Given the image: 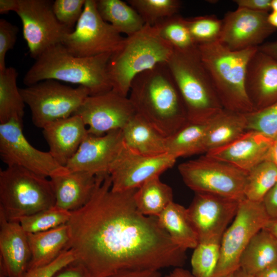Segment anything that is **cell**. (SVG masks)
I'll use <instances>...</instances> for the list:
<instances>
[{
	"label": "cell",
	"mask_w": 277,
	"mask_h": 277,
	"mask_svg": "<svg viewBox=\"0 0 277 277\" xmlns=\"http://www.w3.org/2000/svg\"><path fill=\"white\" fill-rule=\"evenodd\" d=\"M109 175L100 177L90 201L67 223L76 261L91 277L130 270L183 267L186 250L176 245L156 217L141 213L137 189L113 191Z\"/></svg>",
	"instance_id": "6da1fadb"
},
{
	"label": "cell",
	"mask_w": 277,
	"mask_h": 277,
	"mask_svg": "<svg viewBox=\"0 0 277 277\" xmlns=\"http://www.w3.org/2000/svg\"><path fill=\"white\" fill-rule=\"evenodd\" d=\"M129 94L136 114L165 137L188 122L184 103L166 63L136 75Z\"/></svg>",
	"instance_id": "7a4b0ae2"
},
{
	"label": "cell",
	"mask_w": 277,
	"mask_h": 277,
	"mask_svg": "<svg viewBox=\"0 0 277 277\" xmlns=\"http://www.w3.org/2000/svg\"><path fill=\"white\" fill-rule=\"evenodd\" d=\"M112 54L78 57L60 43L47 49L35 60L23 82L28 86L46 80L61 81L87 88L90 95L100 94L112 89L107 69Z\"/></svg>",
	"instance_id": "3957f363"
},
{
	"label": "cell",
	"mask_w": 277,
	"mask_h": 277,
	"mask_svg": "<svg viewBox=\"0 0 277 277\" xmlns=\"http://www.w3.org/2000/svg\"><path fill=\"white\" fill-rule=\"evenodd\" d=\"M197 47L224 109L242 114L254 111L245 80L248 64L258 47L232 51L219 41Z\"/></svg>",
	"instance_id": "277c9868"
},
{
	"label": "cell",
	"mask_w": 277,
	"mask_h": 277,
	"mask_svg": "<svg viewBox=\"0 0 277 277\" xmlns=\"http://www.w3.org/2000/svg\"><path fill=\"white\" fill-rule=\"evenodd\" d=\"M184 103L189 122L208 123L223 109L197 46L174 49L166 63Z\"/></svg>",
	"instance_id": "5b68a950"
},
{
	"label": "cell",
	"mask_w": 277,
	"mask_h": 277,
	"mask_svg": "<svg viewBox=\"0 0 277 277\" xmlns=\"http://www.w3.org/2000/svg\"><path fill=\"white\" fill-rule=\"evenodd\" d=\"M174 49L148 25L137 32L124 38L108 64L112 89L128 96L133 80L138 74L156 65L167 63Z\"/></svg>",
	"instance_id": "8992f818"
},
{
	"label": "cell",
	"mask_w": 277,
	"mask_h": 277,
	"mask_svg": "<svg viewBox=\"0 0 277 277\" xmlns=\"http://www.w3.org/2000/svg\"><path fill=\"white\" fill-rule=\"evenodd\" d=\"M55 205L50 179L17 166L0 170V211L8 220L16 221Z\"/></svg>",
	"instance_id": "52a82bcc"
},
{
	"label": "cell",
	"mask_w": 277,
	"mask_h": 277,
	"mask_svg": "<svg viewBox=\"0 0 277 277\" xmlns=\"http://www.w3.org/2000/svg\"><path fill=\"white\" fill-rule=\"evenodd\" d=\"M30 108L33 124L43 129L52 122L73 115L90 95L88 89L73 88L54 80H46L19 88Z\"/></svg>",
	"instance_id": "ba28073f"
},
{
	"label": "cell",
	"mask_w": 277,
	"mask_h": 277,
	"mask_svg": "<svg viewBox=\"0 0 277 277\" xmlns=\"http://www.w3.org/2000/svg\"><path fill=\"white\" fill-rule=\"evenodd\" d=\"M185 185L196 192L214 194L241 201L245 199L246 172L206 155L180 164Z\"/></svg>",
	"instance_id": "9c48e42d"
},
{
	"label": "cell",
	"mask_w": 277,
	"mask_h": 277,
	"mask_svg": "<svg viewBox=\"0 0 277 277\" xmlns=\"http://www.w3.org/2000/svg\"><path fill=\"white\" fill-rule=\"evenodd\" d=\"M269 219L262 202L246 198L240 202L234 218L221 238L220 258L212 277H223L240 268L244 250Z\"/></svg>",
	"instance_id": "30bf717a"
},
{
	"label": "cell",
	"mask_w": 277,
	"mask_h": 277,
	"mask_svg": "<svg viewBox=\"0 0 277 277\" xmlns=\"http://www.w3.org/2000/svg\"><path fill=\"white\" fill-rule=\"evenodd\" d=\"M124 39L121 34L101 16L96 1L86 0L75 29L64 37L62 44L73 55L85 57L113 53Z\"/></svg>",
	"instance_id": "8fae6325"
},
{
	"label": "cell",
	"mask_w": 277,
	"mask_h": 277,
	"mask_svg": "<svg viewBox=\"0 0 277 277\" xmlns=\"http://www.w3.org/2000/svg\"><path fill=\"white\" fill-rule=\"evenodd\" d=\"M48 0H18L15 11L23 27V35L35 60L49 48L62 43L64 37L73 30L61 24Z\"/></svg>",
	"instance_id": "7c38bea8"
},
{
	"label": "cell",
	"mask_w": 277,
	"mask_h": 277,
	"mask_svg": "<svg viewBox=\"0 0 277 277\" xmlns=\"http://www.w3.org/2000/svg\"><path fill=\"white\" fill-rule=\"evenodd\" d=\"M0 156L7 166H19L49 179L68 171L49 151L31 145L24 134L23 122L16 119L0 123Z\"/></svg>",
	"instance_id": "4fadbf2b"
},
{
	"label": "cell",
	"mask_w": 277,
	"mask_h": 277,
	"mask_svg": "<svg viewBox=\"0 0 277 277\" xmlns=\"http://www.w3.org/2000/svg\"><path fill=\"white\" fill-rule=\"evenodd\" d=\"M74 114L80 116L88 127L89 134L101 136L111 131L122 130L136 112L128 96L112 89L100 94L89 95Z\"/></svg>",
	"instance_id": "5bb4252c"
},
{
	"label": "cell",
	"mask_w": 277,
	"mask_h": 277,
	"mask_svg": "<svg viewBox=\"0 0 277 277\" xmlns=\"http://www.w3.org/2000/svg\"><path fill=\"white\" fill-rule=\"evenodd\" d=\"M176 161L167 153L156 156L142 154L124 143L109 172L111 189L117 192L137 189L146 181L171 168Z\"/></svg>",
	"instance_id": "9a60e30c"
},
{
	"label": "cell",
	"mask_w": 277,
	"mask_h": 277,
	"mask_svg": "<svg viewBox=\"0 0 277 277\" xmlns=\"http://www.w3.org/2000/svg\"><path fill=\"white\" fill-rule=\"evenodd\" d=\"M240 202L214 194L196 192L187 209L199 242L221 240L236 214Z\"/></svg>",
	"instance_id": "2e32d148"
},
{
	"label": "cell",
	"mask_w": 277,
	"mask_h": 277,
	"mask_svg": "<svg viewBox=\"0 0 277 277\" xmlns=\"http://www.w3.org/2000/svg\"><path fill=\"white\" fill-rule=\"evenodd\" d=\"M268 14L243 8L228 12L219 41L232 51L258 47L276 30L268 23Z\"/></svg>",
	"instance_id": "e0dca14e"
},
{
	"label": "cell",
	"mask_w": 277,
	"mask_h": 277,
	"mask_svg": "<svg viewBox=\"0 0 277 277\" xmlns=\"http://www.w3.org/2000/svg\"><path fill=\"white\" fill-rule=\"evenodd\" d=\"M124 145L122 130L101 135L89 134L65 167L96 176L109 175L111 168Z\"/></svg>",
	"instance_id": "ac0fdd59"
},
{
	"label": "cell",
	"mask_w": 277,
	"mask_h": 277,
	"mask_svg": "<svg viewBox=\"0 0 277 277\" xmlns=\"http://www.w3.org/2000/svg\"><path fill=\"white\" fill-rule=\"evenodd\" d=\"M273 138L247 130L231 143L206 153L205 155L229 164L246 173L267 160Z\"/></svg>",
	"instance_id": "d6986e66"
},
{
	"label": "cell",
	"mask_w": 277,
	"mask_h": 277,
	"mask_svg": "<svg viewBox=\"0 0 277 277\" xmlns=\"http://www.w3.org/2000/svg\"><path fill=\"white\" fill-rule=\"evenodd\" d=\"M245 86L254 111L277 101V60L259 51L249 61Z\"/></svg>",
	"instance_id": "ffe728a7"
},
{
	"label": "cell",
	"mask_w": 277,
	"mask_h": 277,
	"mask_svg": "<svg viewBox=\"0 0 277 277\" xmlns=\"http://www.w3.org/2000/svg\"><path fill=\"white\" fill-rule=\"evenodd\" d=\"M30 260L27 233L18 222L8 220L0 211V265L8 277H21Z\"/></svg>",
	"instance_id": "44dd1931"
},
{
	"label": "cell",
	"mask_w": 277,
	"mask_h": 277,
	"mask_svg": "<svg viewBox=\"0 0 277 277\" xmlns=\"http://www.w3.org/2000/svg\"><path fill=\"white\" fill-rule=\"evenodd\" d=\"M42 129L49 153L64 167L88 134L86 125L76 114L50 123Z\"/></svg>",
	"instance_id": "7402d4cb"
},
{
	"label": "cell",
	"mask_w": 277,
	"mask_h": 277,
	"mask_svg": "<svg viewBox=\"0 0 277 277\" xmlns=\"http://www.w3.org/2000/svg\"><path fill=\"white\" fill-rule=\"evenodd\" d=\"M100 177L68 170L50 178L55 197V206L70 212L81 209L90 201Z\"/></svg>",
	"instance_id": "603a6c76"
},
{
	"label": "cell",
	"mask_w": 277,
	"mask_h": 277,
	"mask_svg": "<svg viewBox=\"0 0 277 277\" xmlns=\"http://www.w3.org/2000/svg\"><path fill=\"white\" fill-rule=\"evenodd\" d=\"M27 234L31 253L28 270L54 261L68 249L70 241L67 224L46 231Z\"/></svg>",
	"instance_id": "cb8c5ba5"
},
{
	"label": "cell",
	"mask_w": 277,
	"mask_h": 277,
	"mask_svg": "<svg viewBox=\"0 0 277 277\" xmlns=\"http://www.w3.org/2000/svg\"><path fill=\"white\" fill-rule=\"evenodd\" d=\"M247 131L245 114L223 109L207 123L205 152L231 143Z\"/></svg>",
	"instance_id": "d4e9b609"
},
{
	"label": "cell",
	"mask_w": 277,
	"mask_h": 277,
	"mask_svg": "<svg viewBox=\"0 0 277 277\" xmlns=\"http://www.w3.org/2000/svg\"><path fill=\"white\" fill-rule=\"evenodd\" d=\"M156 217L161 227L178 246L186 251L197 246L199 236L187 208L172 201Z\"/></svg>",
	"instance_id": "484cf974"
},
{
	"label": "cell",
	"mask_w": 277,
	"mask_h": 277,
	"mask_svg": "<svg viewBox=\"0 0 277 277\" xmlns=\"http://www.w3.org/2000/svg\"><path fill=\"white\" fill-rule=\"evenodd\" d=\"M277 263V240L263 228L251 240L243 252L240 268L254 276Z\"/></svg>",
	"instance_id": "4316f807"
},
{
	"label": "cell",
	"mask_w": 277,
	"mask_h": 277,
	"mask_svg": "<svg viewBox=\"0 0 277 277\" xmlns=\"http://www.w3.org/2000/svg\"><path fill=\"white\" fill-rule=\"evenodd\" d=\"M122 132L125 145L139 153L150 156L167 154L166 137L136 114Z\"/></svg>",
	"instance_id": "83f0119b"
},
{
	"label": "cell",
	"mask_w": 277,
	"mask_h": 277,
	"mask_svg": "<svg viewBox=\"0 0 277 277\" xmlns=\"http://www.w3.org/2000/svg\"><path fill=\"white\" fill-rule=\"evenodd\" d=\"M96 5L102 18L121 34L130 36L145 25L139 14L128 3L121 0H98Z\"/></svg>",
	"instance_id": "f1b7e54d"
},
{
	"label": "cell",
	"mask_w": 277,
	"mask_h": 277,
	"mask_svg": "<svg viewBox=\"0 0 277 277\" xmlns=\"http://www.w3.org/2000/svg\"><path fill=\"white\" fill-rule=\"evenodd\" d=\"M134 202L142 214L157 217L173 201L172 188L162 182L160 176L146 181L135 191Z\"/></svg>",
	"instance_id": "f546056e"
},
{
	"label": "cell",
	"mask_w": 277,
	"mask_h": 277,
	"mask_svg": "<svg viewBox=\"0 0 277 277\" xmlns=\"http://www.w3.org/2000/svg\"><path fill=\"white\" fill-rule=\"evenodd\" d=\"M207 123L188 122L174 134L166 137L167 153L175 159L205 152Z\"/></svg>",
	"instance_id": "4dcf8cb0"
},
{
	"label": "cell",
	"mask_w": 277,
	"mask_h": 277,
	"mask_svg": "<svg viewBox=\"0 0 277 277\" xmlns=\"http://www.w3.org/2000/svg\"><path fill=\"white\" fill-rule=\"evenodd\" d=\"M17 75L12 67L0 71V123L12 119L23 122L26 104L17 86Z\"/></svg>",
	"instance_id": "1f68e13d"
},
{
	"label": "cell",
	"mask_w": 277,
	"mask_h": 277,
	"mask_svg": "<svg viewBox=\"0 0 277 277\" xmlns=\"http://www.w3.org/2000/svg\"><path fill=\"white\" fill-rule=\"evenodd\" d=\"M276 183L277 166L271 161H263L247 173L245 197L251 201L262 202Z\"/></svg>",
	"instance_id": "d6a6232c"
},
{
	"label": "cell",
	"mask_w": 277,
	"mask_h": 277,
	"mask_svg": "<svg viewBox=\"0 0 277 277\" xmlns=\"http://www.w3.org/2000/svg\"><path fill=\"white\" fill-rule=\"evenodd\" d=\"M159 36L174 49L187 50L196 47L189 29L186 18L176 14L153 26Z\"/></svg>",
	"instance_id": "836d02e7"
},
{
	"label": "cell",
	"mask_w": 277,
	"mask_h": 277,
	"mask_svg": "<svg viewBox=\"0 0 277 277\" xmlns=\"http://www.w3.org/2000/svg\"><path fill=\"white\" fill-rule=\"evenodd\" d=\"M71 212L55 206L35 213L20 217L18 222L27 233L46 231L67 224Z\"/></svg>",
	"instance_id": "e575fe53"
},
{
	"label": "cell",
	"mask_w": 277,
	"mask_h": 277,
	"mask_svg": "<svg viewBox=\"0 0 277 277\" xmlns=\"http://www.w3.org/2000/svg\"><path fill=\"white\" fill-rule=\"evenodd\" d=\"M145 25L154 26L164 19L177 14L181 6L179 0H128Z\"/></svg>",
	"instance_id": "d590c367"
},
{
	"label": "cell",
	"mask_w": 277,
	"mask_h": 277,
	"mask_svg": "<svg viewBox=\"0 0 277 277\" xmlns=\"http://www.w3.org/2000/svg\"><path fill=\"white\" fill-rule=\"evenodd\" d=\"M221 254V240L199 243L191 258V273L195 277H212Z\"/></svg>",
	"instance_id": "8d00e7d4"
},
{
	"label": "cell",
	"mask_w": 277,
	"mask_h": 277,
	"mask_svg": "<svg viewBox=\"0 0 277 277\" xmlns=\"http://www.w3.org/2000/svg\"><path fill=\"white\" fill-rule=\"evenodd\" d=\"M191 35L197 45L219 41L222 20L213 15L186 18Z\"/></svg>",
	"instance_id": "74e56055"
},
{
	"label": "cell",
	"mask_w": 277,
	"mask_h": 277,
	"mask_svg": "<svg viewBox=\"0 0 277 277\" xmlns=\"http://www.w3.org/2000/svg\"><path fill=\"white\" fill-rule=\"evenodd\" d=\"M245 115L247 130L255 131L272 138L277 135V101Z\"/></svg>",
	"instance_id": "f35d334b"
},
{
	"label": "cell",
	"mask_w": 277,
	"mask_h": 277,
	"mask_svg": "<svg viewBox=\"0 0 277 277\" xmlns=\"http://www.w3.org/2000/svg\"><path fill=\"white\" fill-rule=\"evenodd\" d=\"M86 0H56L52 8L58 22L73 30L83 11Z\"/></svg>",
	"instance_id": "ab89813d"
},
{
	"label": "cell",
	"mask_w": 277,
	"mask_h": 277,
	"mask_svg": "<svg viewBox=\"0 0 277 277\" xmlns=\"http://www.w3.org/2000/svg\"><path fill=\"white\" fill-rule=\"evenodd\" d=\"M76 260L74 251L71 249H67L52 262L28 269L21 277H53L63 267Z\"/></svg>",
	"instance_id": "60d3db41"
},
{
	"label": "cell",
	"mask_w": 277,
	"mask_h": 277,
	"mask_svg": "<svg viewBox=\"0 0 277 277\" xmlns=\"http://www.w3.org/2000/svg\"><path fill=\"white\" fill-rule=\"evenodd\" d=\"M18 31L16 26L5 19H0V71L7 68L6 55L14 47Z\"/></svg>",
	"instance_id": "b9f144b4"
},
{
	"label": "cell",
	"mask_w": 277,
	"mask_h": 277,
	"mask_svg": "<svg viewBox=\"0 0 277 277\" xmlns=\"http://www.w3.org/2000/svg\"><path fill=\"white\" fill-rule=\"evenodd\" d=\"M53 277H91L85 266L75 261L61 269Z\"/></svg>",
	"instance_id": "7bdbcfd3"
},
{
	"label": "cell",
	"mask_w": 277,
	"mask_h": 277,
	"mask_svg": "<svg viewBox=\"0 0 277 277\" xmlns=\"http://www.w3.org/2000/svg\"><path fill=\"white\" fill-rule=\"evenodd\" d=\"M238 8L268 13L271 10V0H235Z\"/></svg>",
	"instance_id": "ee69618b"
},
{
	"label": "cell",
	"mask_w": 277,
	"mask_h": 277,
	"mask_svg": "<svg viewBox=\"0 0 277 277\" xmlns=\"http://www.w3.org/2000/svg\"><path fill=\"white\" fill-rule=\"evenodd\" d=\"M262 203L270 219H277V183L266 194Z\"/></svg>",
	"instance_id": "f6af8a7d"
},
{
	"label": "cell",
	"mask_w": 277,
	"mask_h": 277,
	"mask_svg": "<svg viewBox=\"0 0 277 277\" xmlns=\"http://www.w3.org/2000/svg\"><path fill=\"white\" fill-rule=\"evenodd\" d=\"M108 277H162L160 270L146 269L122 271Z\"/></svg>",
	"instance_id": "bcb514c9"
},
{
	"label": "cell",
	"mask_w": 277,
	"mask_h": 277,
	"mask_svg": "<svg viewBox=\"0 0 277 277\" xmlns=\"http://www.w3.org/2000/svg\"><path fill=\"white\" fill-rule=\"evenodd\" d=\"M259 51L277 60V41L267 42L258 47Z\"/></svg>",
	"instance_id": "7dc6e473"
},
{
	"label": "cell",
	"mask_w": 277,
	"mask_h": 277,
	"mask_svg": "<svg viewBox=\"0 0 277 277\" xmlns=\"http://www.w3.org/2000/svg\"><path fill=\"white\" fill-rule=\"evenodd\" d=\"M18 0H0V13L7 14L11 11L15 12Z\"/></svg>",
	"instance_id": "c3c4849f"
},
{
	"label": "cell",
	"mask_w": 277,
	"mask_h": 277,
	"mask_svg": "<svg viewBox=\"0 0 277 277\" xmlns=\"http://www.w3.org/2000/svg\"><path fill=\"white\" fill-rule=\"evenodd\" d=\"M253 277H277V263L267 267Z\"/></svg>",
	"instance_id": "681fc988"
},
{
	"label": "cell",
	"mask_w": 277,
	"mask_h": 277,
	"mask_svg": "<svg viewBox=\"0 0 277 277\" xmlns=\"http://www.w3.org/2000/svg\"><path fill=\"white\" fill-rule=\"evenodd\" d=\"M267 160L271 161L277 166V135L273 138Z\"/></svg>",
	"instance_id": "f907efd6"
},
{
	"label": "cell",
	"mask_w": 277,
	"mask_h": 277,
	"mask_svg": "<svg viewBox=\"0 0 277 277\" xmlns=\"http://www.w3.org/2000/svg\"><path fill=\"white\" fill-rule=\"evenodd\" d=\"M169 275L171 277H195L190 271L183 267L174 268Z\"/></svg>",
	"instance_id": "816d5d0a"
},
{
	"label": "cell",
	"mask_w": 277,
	"mask_h": 277,
	"mask_svg": "<svg viewBox=\"0 0 277 277\" xmlns=\"http://www.w3.org/2000/svg\"><path fill=\"white\" fill-rule=\"evenodd\" d=\"M264 228L277 240V219H270Z\"/></svg>",
	"instance_id": "f5cc1de1"
},
{
	"label": "cell",
	"mask_w": 277,
	"mask_h": 277,
	"mask_svg": "<svg viewBox=\"0 0 277 277\" xmlns=\"http://www.w3.org/2000/svg\"><path fill=\"white\" fill-rule=\"evenodd\" d=\"M268 22L273 28L277 29V12L272 11L268 15Z\"/></svg>",
	"instance_id": "db71d44e"
},
{
	"label": "cell",
	"mask_w": 277,
	"mask_h": 277,
	"mask_svg": "<svg viewBox=\"0 0 277 277\" xmlns=\"http://www.w3.org/2000/svg\"><path fill=\"white\" fill-rule=\"evenodd\" d=\"M234 275L235 277H253V276L245 273L240 268L238 269L234 272Z\"/></svg>",
	"instance_id": "11a10c76"
},
{
	"label": "cell",
	"mask_w": 277,
	"mask_h": 277,
	"mask_svg": "<svg viewBox=\"0 0 277 277\" xmlns=\"http://www.w3.org/2000/svg\"><path fill=\"white\" fill-rule=\"evenodd\" d=\"M271 10L277 12V0H271Z\"/></svg>",
	"instance_id": "9f6ffc18"
},
{
	"label": "cell",
	"mask_w": 277,
	"mask_h": 277,
	"mask_svg": "<svg viewBox=\"0 0 277 277\" xmlns=\"http://www.w3.org/2000/svg\"><path fill=\"white\" fill-rule=\"evenodd\" d=\"M223 277H235L234 273H230L228 275H227L226 276H224Z\"/></svg>",
	"instance_id": "6f0895ef"
},
{
	"label": "cell",
	"mask_w": 277,
	"mask_h": 277,
	"mask_svg": "<svg viewBox=\"0 0 277 277\" xmlns=\"http://www.w3.org/2000/svg\"><path fill=\"white\" fill-rule=\"evenodd\" d=\"M165 277H171V276H170V275L169 274V275H166Z\"/></svg>",
	"instance_id": "680465c9"
}]
</instances>
